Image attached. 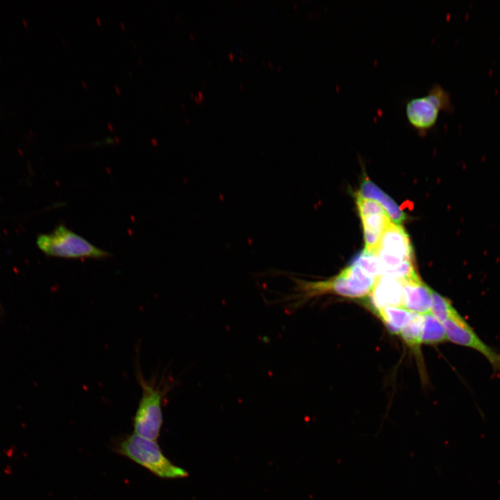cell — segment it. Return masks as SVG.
Masks as SVG:
<instances>
[{"instance_id":"6da1fadb","label":"cell","mask_w":500,"mask_h":500,"mask_svg":"<svg viewBox=\"0 0 500 500\" xmlns=\"http://www.w3.org/2000/svg\"><path fill=\"white\" fill-rule=\"evenodd\" d=\"M376 280L359 267L350 265L335 277L326 281L313 282L293 278L294 292L287 296L285 301L294 309L313 297L328 292L348 298H363L370 294Z\"/></svg>"},{"instance_id":"7a4b0ae2","label":"cell","mask_w":500,"mask_h":500,"mask_svg":"<svg viewBox=\"0 0 500 500\" xmlns=\"http://www.w3.org/2000/svg\"><path fill=\"white\" fill-rule=\"evenodd\" d=\"M135 374L142 388V397L133 418L134 433L157 441L163 422L162 402L173 383L164 378L158 381L156 376L147 380L138 365Z\"/></svg>"},{"instance_id":"3957f363","label":"cell","mask_w":500,"mask_h":500,"mask_svg":"<svg viewBox=\"0 0 500 500\" xmlns=\"http://www.w3.org/2000/svg\"><path fill=\"white\" fill-rule=\"evenodd\" d=\"M113 449L159 478L172 479L188 476L187 471L173 464L163 454L156 441L135 433L117 440Z\"/></svg>"},{"instance_id":"277c9868","label":"cell","mask_w":500,"mask_h":500,"mask_svg":"<svg viewBox=\"0 0 500 500\" xmlns=\"http://www.w3.org/2000/svg\"><path fill=\"white\" fill-rule=\"evenodd\" d=\"M380 276L401 278L412 267V248L410 238L400 225L390 222L384 230L376 249Z\"/></svg>"},{"instance_id":"5b68a950","label":"cell","mask_w":500,"mask_h":500,"mask_svg":"<svg viewBox=\"0 0 500 500\" xmlns=\"http://www.w3.org/2000/svg\"><path fill=\"white\" fill-rule=\"evenodd\" d=\"M37 244L44 253L55 257L102 259L111 256L108 251L98 248L63 225H59L50 233L39 235Z\"/></svg>"},{"instance_id":"8992f818","label":"cell","mask_w":500,"mask_h":500,"mask_svg":"<svg viewBox=\"0 0 500 500\" xmlns=\"http://www.w3.org/2000/svg\"><path fill=\"white\" fill-rule=\"evenodd\" d=\"M405 106L408 122L421 135L435 127L441 111L453 110L449 92L439 83L433 84L426 95L408 99Z\"/></svg>"},{"instance_id":"52a82bcc","label":"cell","mask_w":500,"mask_h":500,"mask_svg":"<svg viewBox=\"0 0 500 500\" xmlns=\"http://www.w3.org/2000/svg\"><path fill=\"white\" fill-rule=\"evenodd\" d=\"M447 340L471 348L482 354L496 373H500V353L484 342L460 315L442 322Z\"/></svg>"},{"instance_id":"ba28073f","label":"cell","mask_w":500,"mask_h":500,"mask_svg":"<svg viewBox=\"0 0 500 500\" xmlns=\"http://www.w3.org/2000/svg\"><path fill=\"white\" fill-rule=\"evenodd\" d=\"M369 306L374 312L388 306H403L402 281L379 276L369 294Z\"/></svg>"},{"instance_id":"9c48e42d","label":"cell","mask_w":500,"mask_h":500,"mask_svg":"<svg viewBox=\"0 0 500 500\" xmlns=\"http://www.w3.org/2000/svg\"><path fill=\"white\" fill-rule=\"evenodd\" d=\"M403 282V307L409 311L424 315L430 312L432 291L419 277Z\"/></svg>"},{"instance_id":"30bf717a","label":"cell","mask_w":500,"mask_h":500,"mask_svg":"<svg viewBox=\"0 0 500 500\" xmlns=\"http://www.w3.org/2000/svg\"><path fill=\"white\" fill-rule=\"evenodd\" d=\"M356 195L377 202L385 210L389 217L397 224L406 219L404 212L395 201L367 177L363 178Z\"/></svg>"},{"instance_id":"8fae6325","label":"cell","mask_w":500,"mask_h":500,"mask_svg":"<svg viewBox=\"0 0 500 500\" xmlns=\"http://www.w3.org/2000/svg\"><path fill=\"white\" fill-rule=\"evenodd\" d=\"M364 232L365 249L376 253L381 235L391 222L385 211L360 216Z\"/></svg>"},{"instance_id":"7c38bea8","label":"cell","mask_w":500,"mask_h":500,"mask_svg":"<svg viewBox=\"0 0 500 500\" xmlns=\"http://www.w3.org/2000/svg\"><path fill=\"white\" fill-rule=\"evenodd\" d=\"M376 314L393 334H399L414 315V312L403 306L385 307L378 310Z\"/></svg>"},{"instance_id":"4fadbf2b","label":"cell","mask_w":500,"mask_h":500,"mask_svg":"<svg viewBox=\"0 0 500 500\" xmlns=\"http://www.w3.org/2000/svg\"><path fill=\"white\" fill-rule=\"evenodd\" d=\"M447 340L442 323L430 312L423 315L421 342L424 344H437Z\"/></svg>"},{"instance_id":"5bb4252c","label":"cell","mask_w":500,"mask_h":500,"mask_svg":"<svg viewBox=\"0 0 500 500\" xmlns=\"http://www.w3.org/2000/svg\"><path fill=\"white\" fill-rule=\"evenodd\" d=\"M430 311L442 323L459 314L449 299L433 290Z\"/></svg>"},{"instance_id":"9a60e30c","label":"cell","mask_w":500,"mask_h":500,"mask_svg":"<svg viewBox=\"0 0 500 500\" xmlns=\"http://www.w3.org/2000/svg\"><path fill=\"white\" fill-rule=\"evenodd\" d=\"M351 265L359 267L374 278H378L380 276L378 259L376 252L364 249L353 257Z\"/></svg>"},{"instance_id":"2e32d148","label":"cell","mask_w":500,"mask_h":500,"mask_svg":"<svg viewBox=\"0 0 500 500\" xmlns=\"http://www.w3.org/2000/svg\"><path fill=\"white\" fill-rule=\"evenodd\" d=\"M422 320L423 315L414 313L411 320L399 333L403 340L410 347L416 349L422 344Z\"/></svg>"},{"instance_id":"e0dca14e","label":"cell","mask_w":500,"mask_h":500,"mask_svg":"<svg viewBox=\"0 0 500 500\" xmlns=\"http://www.w3.org/2000/svg\"><path fill=\"white\" fill-rule=\"evenodd\" d=\"M22 23L26 28L28 27V22L24 19H22Z\"/></svg>"}]
</instances>
